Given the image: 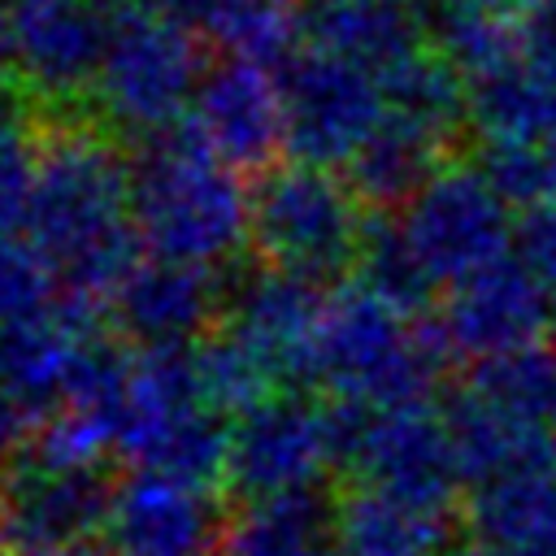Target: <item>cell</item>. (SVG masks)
<instances>
[{"label": "cell", "mask_w": 556, "mask_h": 556, "mask_svg": "<svg viewBox=\"0 0 556 556\" xmlns=\"http://www.w3.org/2000/svg\"><path fill=\"white\" fill-rule=\"evenodd\" d=\"M447 539V513L408 504L356 482L334 500V543L343 556H430Z\"/></svg>", "instance_id": "cell-22"}, {"label": "cell", "mask_w": 556, "mask_h": 556, "mask_svg": "<svg viewBox=\"0 0 556 556\" xmlns=\"http://www.w3.org/2000/svg\"><path fill=\"white\" fill-rule=\"evenodd\" d=\"M204 70L200 30L135 0L113 13L91 100L113 130L143 143L187 122Z\"/></svg>", "instance_id": "cell-4"}, {"label": "cell", "mask_w": 556, "mask_h": 556, "mask_svg": "<svg viewBox=\"0 0 556 556\" xmlns=\"http://www.w3.org/2000/svg\"><path fill=\"white\" fill-rule=\"evenodd\" d=\"M465 113L473 143L547 139V130L556 126V83L530 61H513L465 83Z\"/></svg>", "instance_id": "cell-24"}, {"label": "cell", "mask_w": 556, "mask_h": 556, "mask_svg": "<svg viewBox=\"0 0 556 556\" xmlns=\"http://www.w3.org/2000/svg\"><path fill=\"white\" fill-rule=\"evenodd\" d=\"M113 13L100 0H17L9 4L13 78L48 109H70L96 91Z\"/></svg>", "instance_id": "cell-12"}, {"label": "cell", "mask_w": 556, "mask_h": 556, "mask_svg": "<svg viewBox=\"0 0 556 556\" xmlns=\"http://www.w3.org/2000/svg\"><path fill=\"white\" fill-rule=\"evenodd\" d=\"M456 148L460 143L452 135L387 109L374 135L343 165V178L369 213H400L447 161H456Z\"/></svg>", "instance_id": "cell-19"}, {"label": "cell", "mask_w": 556, "mask_h": 556, "mask_svg": "<svg viewBox=\"0 0 556 556\" xmlns=\"http://www.w3.org/2000/svg\"><path fill=\"white\" fill-rule=\"evenodd\" d=\"M109 330L130 348H191L226 317V278L191 261L139 252L104 300Z\"/></svg>", "instance_id": "cell-13"}, {"label": "cell", "mask_w": 556, "mask_h": 556, "mask_svg": "<svg viewBox=\"0 0 556 556\" xmlns=\"http://www.w3.org/2000/svg\"><path fill=\"white\" fill-rule=\"evenodd\" d=\"M430 556H491V552H486V547H482L473 534H460V539H443V543H439Z\"/></svg>", "instance_id": "cell-38"}, {"label": "cell", "mask_w": 556, "mask_h": 556, "mask_svg": "<svg viewBox=\"0 0 556 556\" xmlns=\"http://www.w3.org/2000/svg\"><path fill=\"white\" fill-rule=\"evenodd\" d=\"M143 4L204 35V30H208V22L222 13V4H226V0H143Z\"/></svg>", "instance_id": "cell-37"}, {"label": "cell", "mask_w": 556, "mask_h": 556, "mask_svg": "<svg viewBox=\"0 0 556 556\" xmlns=\"http://www.w3.org/2000/svg\"><path fill=\"white\" fill-rule=\"evenodd\" d=\"M9 4H17V0H9Z\"/></svg>", "instance_id": "cell-44"}, {"label": "cell", "mask_w": 556, "mask_h": 556, "mask_svg": "<svg viewBox=\"0 0 556 556\" xmlns=\"http://www.w3.org/2000/svg\"><path fill=\"white\" fill-rule=\"evenodd\" d=\"M465 387L526 426L556 430V339L543 334L526 348L469 365Z\"/></svg>", "instance_id": "cell-26"}, {"label": "cell", "mask_w": 556, "mask_h": 556, "mask_svg": "<svg viewBox=\"0 0 556 556\" xmlns=\"http://www.w3.org/2000/svg\"><path fill=\"white\" fill-rule=\"evenodd\" d=\"M473 4H486V9H500V13H513V17H521L534 0H473Z\"/></svg>", "instance_id": "cell-40"}, {"label": "cell", "mask_w": 556, "mask_h": 556, "mask_svg": "<svg viewBox=\"0 0 556 556\" xmlns=\"http://www.w3.org/2000/svg\"><path fill=\"white\" fill-rule=\"evenodd\" d=\"M61 295L52 265L26 235H0V330L39 317Z\"/></svg>", "instance_id": "cell-33"}, {"label": "cell", "mask_w": 556, "mask_h": 556, "mask_svg": "<svg viewBox=\"0 0 556 556\" xmlns=\"http://www.w3.org/2000/svg\"><path fill=\"white\" fill-rule=\"evenodd\" d=\"M4 74H13V39H9V9H0V87Z\"/></svg>", "instance_id": "cell-39"}, {"label": "cell", "mask_w": 556, "mask_h": 556, "mask_svg": "<svg viewBox=\"0 0 556 556\" xmlns=\"http://www.w3.org/2000/svg\"><path fill=\"white\" fill-rule=\"evenodd\" d=\"M339 469L330 404L308 391H274L248 413L230 417V465L226 486L252 500L321 491Z\"/></svg>", "instance_id": "cell-7"}, {"label": "cell", "mask_w": 556, "mask_h": 556, "mask_svg": "<svg viewBox=\"0 0 556 556\" xmlns=\"http://www.w3.org/2000/svg\"><path fill=\"white\" fill-rule=\"evenodd\" d=\"M473 165L486 174V182L500 191V200L513 213L539 208L556 200V161L543 139H495L478 143Z\"/></svg>", "instance_id": "cell-32"}, {"label": "cell", "mask_w": 556, "mask_h": 556, "mask_svg": "<svg viewBox=\"0 0 556 556\" xmlns=\"http://www.w3.org/2000/svg\"><path fill=\"white\" fill-rule=\"evenodd\" d=\"M543 143H547V152H552V161H556V126L547 130V139H543Z\"/></svg>", "instance_id": "cell-42"}, {"label": "cell", "mask_w": 556, "mask_h": 556, "mask_svg": "<svg viewBox=\"0 0 556 556\" xmlns=\"http://www.w3.org/2000/svg\"><path fill=\"white\" fill-rule=\"evenodd\" d=\"M521 39H526V61L556 83V0H534L521 13Z\"/></svg>", "instance_id": "cell-35"}, {"label": "cell", "mask_w": 556, "mask_h": 556, "mask_svg": "<svg viewBox=\"0 0 556 556\" xmlns=\"http://www.w3.org/2000/svg\"><path fill=\"white\" fill-rule=\"evenodd\" d=\"M195 382L208 408H217L222 417H239L252 404L269 400L274 391H282V369L256 348L248 343L239 330H230L226 321L217 330H208L195 348Z\"/></svg>", "instance_id": "cell-27"}, {"label": "cell", "mask_w": 556, "mask_h": 556, "mask_svg": "<svg viewBox=\"0 0 556 556\" xmlns=\"http://www.w3.org/2000/svg\"><path fill=\"white\" fill-rule=\"evenodd\" d=\"M430 317L447 352L465 365H478L543 339L552 326V287L517 252H504L469 278L443 287Z\"/></svg>", "instance_id": "cell-11"}, {"label": "cell", "mask_w": 556, "mask_h": 556, "mask_svg": "<svg viewBox=\"0 0 556 556\" xmlns=\"http://www.w3.org/2000/svg\"><path fill=\"white\" fill-rule=\"evenodd\" d=\"M226 526L213 486L130 469L113 486L104 543L113 556H213L217 543H226Z\"/></svg>", "instance_id": "cell-16"}, {"label": "cell", "mask_w": 556, "mask_h": 556, "mask_svg": "<svg viewBox=\"0 0 556 556\" xmlns=\"http://www.w3.org/2000/svg\"><path fill=\"white\" fill-rule=\"evenodd\" d=\"M182 126L230 169L265 174L287 161V104L278 70L217 56L204 70Z\"/></svg>", "instance_id": "cell-14"}, {"label": "cell", "mask_w": 556, "mask_h": 556, "mask_svg": "<svg viewBox=\"0 0 556 556\" xmlns=\"http://www.w3.org/2000/svg\"><path fill=\"white\" fill-rule=\"evenodd\" d=\"M278 78L287 104V156L304 165L343 169L387 113L378 74L308 43L278 70Z\"/></svg>", "instance_id": "cell-8"}, {"label": "cell", "mask_w": 556, "mask_h": 556, "mask_svg": "<svg viewBox=\"0 0 556 556\" xmlns=\"http://www.w3.org/2000/svg\"><path fill=\"white\" fill-rule=\"evenodd\" d=\"M404 4H421V0H404Z\"/></svg>", "instance_id": "cell-43"}, {"label": "cell", "mask_w": 556, "mask_h": 556, "mask_svg": "<svg viewBox=\"0 0 556 556\" xmlns=\"http://www.w3.org/2000/svg\"><path fill=\"white\" fill-rule=\"evenodd\" d=\"M395 217L439 287H452L504 256L517 226L513 208L473 161H447Z\"/></svg>", "instance_id": "cell-9"}, {"label": "cell", "mask_w": 556, "mask_h": 556, "mask_svg": "<svg viewBox=\"0 0 556 556\" xmlns=\"http://www.w3.org/2000/svg\"><path fill=\"white\" fill-rule=\"evenodd\" d=\"M130 469H156L195 486H226L230 465V417L208 404H187L156 421L126 456Z\"/></svg>", "instance_id": "cell-25"}, {"label": "cell", "mask_w": 556, "mask_h": 556, "mask_svg": "<svg viewBox=\"0 0 556 556\" xmlns=\"http://www.w3.org/2000/svg\"><path fill=\"white\" fill-rule=\"evenodd\" d=\"M222 556H226V552H222Z\"/></svg>", "instance_id": "cell-45"}, {"label": "cell", "mask_w": 556, "mask_h": 556, "mask_svg": "<svg viewBox=\"0 0 556 556\" xmlns=\"http://www.w3.org/2000/svg\"><path fill=\"white\" fill-rule=\"evenodd\" d=\"M426 22L430 48L469 83L482 74H495L513 61H526L521 17L473 4V0H421L417 4Z\"/></svg>", "instance_id": "cell-23"}, {"label": "cell", "mask_w": 556, "mask_h": 556, "mask_svg": "<svg viewBox=\"0 0 556 556\" xmlns=\"http://www.w3.org/2000/svg\"><path fill=\"white\" fill-rule=\"evenodd\" d=\"M22 235L52 265L65 295L104 308L113 282L143 252L130 217V161L87 122L43 135Z\"/></svg>", "instance_id": "cell-1"}, {"label": "cell", "mask_w": 556, "mask_h": 556, "mask_svg": "<svg viewBox=\"0 0 556 556\" xmlns=\"http://www.w3.org/2000/svg\"><path fill=\"white\" fill-rule=\"evenodd\" d=\"M369 208L343 169L278 161L252 182V252L265 265L334 282L356 269Z\"/></svg>", "instance_id": "cell-5"}, {"label": "cell", "mask_w": 556, "mask_h": 556, "mask_svg": "<svg viewBox=\"0 0 556 556\" xmlns=\"http://www.w3.org/2000/svg\"><path fill=\"white\" fill-rule=\"evenodd\" d=\"M13 556H91V547H48V552H13Z\"/></svg>", "instance_id": "cell-41"}, {"label": "cell", "mask_w": 556, "mask_h": 556, "mask_svg": "<svg viewBox=\"0 0 556 556\" xmlns=\"http://www.w3.org/2000/svg\"><path fill=\"white\" fill-rule=\"evenodd\" d=\"M339 469L365 486L391 491L408 504L452 513L465 486L439 404L369 408L356 400H326Z\"/></svg>", "instance_id": "cell-6"}, {"label": "cell", "mask_w": 556, "mask_h": 556, "mask_svg": "<svg viewBox=\"0 0 556 556\" xmlns=\"http://www.w3.org/2000/svg\"><path fill=\"white\" fill-rule=\"evenodd\" d=\"M35 426H39V421H35L13 395L0 391V469H9V465L30 447Z\"/></svg>", "instance_id": "cell-36"}, {"label": "cell", "mask_w": 556, "mask_h": 556, "mask_svg": "<svg viewBox=\"0 0 556 556\" xmlns=\"http://www.w3.org/2000/svg\"><path fill=\"white\" fill-rule=\"evenodd\" d=\"M439 413L465 486H478L500 473H556V430H539L508 417L473 387H447Z\"/></svg>", "instance_id": "cell-18"}, {"label": "cell", "mask_w": 556, "mask_h": 556, "mask_svg": "<svg viewBox=\"0 0 556 556\" xmlns=\"http://www.w3.org/2000/svg\"><path fill=\"white\" fill-rule=\"evenodd\" d=\"M304 35L308 48L356 61L369 74H387L430 43L417 4L404 0H304Z\"/></svg>", "instance_id": "cell-20"}, {"label": "cell", "mask_w": 556, "mask_h": 556, "mask_svg": "<svg viewBox=\"0 0 556 556\" xmlns=\"http://www.w3.org/2000/svg\"><path fill=\"white\" fill-rule=\"evenodd\" d=\"M382 100L391 113H404L421 126H434L452 135L456 143L469 139V113H465V78L426 43L421 52L404 56L387 74H378Z\"/></svg>", "instance_id": "cell-30"}, {"label": "cell", "mask_w": 556, "mask_h": 556, "mask_svg": "<svg viewBox=\"0 0 556 556\" xmlns=\"http://www.w3.org/2000/svg\"><path fill=\"white\" fill-rule=\"evenodd\" d=\"M465 530L491 556H556V473H500L469 486Z\"/></svg>", "instance_id": "cell-21"}, {"label": "cell", "mask_w": 556, "mask_h": 556, "mask_svg": "<svg viewBox=\"0 0 556 556\" xmlns=\"http://www.w3.org/2000/svg\"><path fill=\"white\" fill-rule=\"evenodd\" d=\"M352 278L361 287H369L378 300H387L400 313H408V317H430L439 295H443L439 282L430 278V269L421 265L417 248L408 243V235H404L395 213H369L365 243H361Z\"/></svg>", "instance_id": "cell-28"}, {"label": "cell", "mask_w": 556, "mask_h": 556, "mask_svg": "<svg viewBox=\"0 0 556 556\" xmlns=\"http://www.w3.org/2000/svg\"><path fill=\"white\" fill-rule=\"evenodd\" d=\"M217 56L256 61L282 70L304 43V4L300 0H226L204 30Z\"/></svg>", "instance_id": "cell-29"}, {"label": "cell", "mask_w": 556, "mask_h": 556, "mask_svg": "<svg viewBox=\"0 0 556 556\" xmlns=\"http://www.w3.org/2000/svg\"><path fill=\"white\" fill-rule=\"evenodd\" d=\"M43 135L13 87H0V235H22L39 178Z\"/></svg>", "instance_id": "cell-31"}, {"label": "cell", "mask_w": 556, "mask_h": 556, "mask_svg": "<svg viewBox=\"0 0 556 556\" xmlns=\"http://www.w3.org/2000/svg\"><path fill=\"white\" fill-rule=\"evenodd\" d=\"M104 334V308L61 291L56 304L39 317L0 330V391L13 395L35 421H43L70 400L91 348Z\"/></svg>", "instance_id": "cell-15"}, {"label": "cell", "mask_w": 556, "mask_h": 556, "mask_svg": "<svg viewBox=\"0 0 556 556\" xmlns=\"http://www.w3.org/2000/svg\"><path fill=\"white\" fill-rule=\"evenodd\" d=\"M130 217L143 252L204 269H226L252 248V187L187 126L135 148Z\"/></svg>", "instance_id": "cell-3"}, {"label": "cell", "mask_w": 556, "mask_h": 556, "mask_svg": "<svg viewBox=\"0 0 556 556\" xmlns=\"http://www.w3.org/2000/svg\"><path fill=\"white\" fill-rule=\"evenodd\" d=\"M513 252L556 291V200L517 213L513 226Z\"/></svg>", "instance_id": "cell-34"}, {"label": "cell", "mask_w": 556, "mask_h": 556, "mask_svg": "<svg viewBox=\"0 0 556 556\" xmlns=\"http://www.w3.org/2000/svg\"><path fill=\"white\" fill-rule=\"evenodd\" d=\"M452 361L434 317H408L352 278L330 291L300 365V387L369 408L439 404Z\"/></svg>", "instance_id": "cell-2"}, {"label": "cell", "mask_w": 556, "mask_h": 556, "mask_svg": "<svg viewBox=\"0 0 556 556\" xmlns=\"http://www.w3.org/2000/svg\"><path fill=\"white\" fill-rule=\"evenodd\" d=\"M330 282H317L308 274L282 269V265H256L226 282V326L239 330L248 343H256L287 382L300 387V365L308 356V343L321 326V313L330 304Z\"/></svg>", "instance_id": "cell-17"}, {"label": "cell", "mask_w": 556, "mask_h": 556, "mask_svg": "<svg viewBox=\"0 0 556 556\" xmlns=\"http://www.w3.org/2000/svg\"><path fill=\"white\" fill-rule=\"evenodd\" d=\"M113 486L104 465H56L30 447L0 469V539L9 552L91 547L104 539Z\"/></svg>", "instance_id": "cell-10"}]
</instances>
